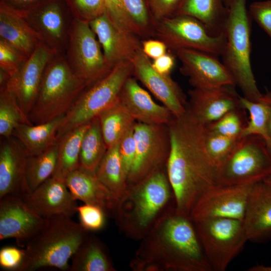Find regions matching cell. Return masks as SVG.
Listing matches in <instances>:
<instances>
[{
  "label": "cell",
  "instance_id": "cell-28",
  "mask_svg": "<svg viewBox=\"0 0 271 271\" xmlns=\"http://www.w3.org/2000/svg\"><path fill=\"white\" fill-rule=\"evenodd\" d=\"M194 18L206 27L213 36L223 34L228 15L223 0H183L176 15Z\"/></svg>",
  "mask_w": 271,
  "mask_h": 271
},
{
  "label": "cell",
  "instance_id": "cell-46",
  "mask_svg": "<svg viewBox=\"0 0 271 271\" xmlns=\"http://www.w3.org/2000/svg\"><path fill=\"white\" fill-rule=\"evenodd\" d=\"M182 1L183 0H153V6L156 19L160 21L166 18L167 16L170 15L177 8L178 11Z\"/></svg>",
  "mask_w": 271,
  "mask_h": 271
},
{
  "label": "cell",
  "instance_id": "cell-21",
  "mask_svg": "<svg viewBox=\"0 0 271 271\" xmlns=\"http://www.w3.org/2000/svg\"><path fill=\"white\" fill-rule=\"evenodd\" d=\"M235 86L224 85L190 90L187 107L203 124H210L230 111L242 107L240 96L235 91Z\"/></svg>",
  "mask_w": 271,
  "mask_h": 271
},
{
  "label": "cell",
  "instance_id": "cell-49",
  "mask_svg": "<svg viewBox=\"0 0 271 271\" xmlns=\"http://www.w3.org/2000/svg\"><path fill=\"white\" fill-rule=\"evenodd\" d=\"M41 0H1L3 5L16 12L24 11L36 4Z\"/></svg>",
  "mask_w": 271,
  "mask_h": 271
},
{
  "label": "cell",
  "instance_id": "cell-3",
  "mask_svg": "<svg viewBox=\"0 0 271 271\" xmlns=\"http://www.w3.org/2000/svg\"><path fill=\"white\" fill-rule=\"evenodd\" d=\"M173 206H175L174 196L164 167L128 187L117 204L114 218L127 236L141 240Z\"/></svg>",
  "mask_w": 271,
  "mask_h": 271
},
{
  "label": "cell",
  "instance_id": "cell-50",
  "mask_svg": "<svg viewBox=\"0 0 271 271\" xmlns=\"http://www.w3.org/2000/svg\"><path fill=\"white\" fill-rule=\"evenodd\" d=\"M263 99L266 102L268 108L267 129L268 134L271 140V91L266 89L265 93L263 94Z\"/></svg>",
  "mask_w": 271,
  "mask_h": 271
},
{
  "label": "cell",
  "instance_id": "cell-9",
  "mask_svg": "<svg viewBox=\"0 0 271 271\" xmlns=\"http://www.w3.org/2000/svg\"><path fill=\"white\" fill-rule=\"evenodd\" d=\"M193 222L212 270H225L248 240L240 220L215 218Z\"/></svg>",
  "mask_w": 271,
  "mask_h": 271
},
{
  "label": "cell",
  "instance_id": "cell-22",
  "mask_svg": "<svg viewBox=\"0 0 271 271\" xmlns=\"http://www.w3.org/2000/svg\"><path fill=\"white\" fill-rule=\"evenodd\" d=\"M28 155L14 136L2 138L0 146V198L7 195L22 197L29 193L25 179Z\"/></svg>",
  "mask_w": 271,
  "mask_h": 271
},
{
  "label": "cell",
  "instance_id": "cell-7",
  "mask_svg": "<svg viewBox=\"0 0 271 271\" xmlns=\"http://www.w3.org/2000/svg\"><path fill=\"white\" fill-rule=\"evenodd\" d=\"M132 73L131 61H122L103 78L86 87L65 115L57 138L75 127L89 122L115 102Z\"/></svg>",
  "mask_w": 271,
  "mask_h": 271
},
{
  "label": "cell",
  "instance_id": "cell-29",
  "mask_svg": "<svg viewBox=\"0 0 271 271\" xmlns=\"http://www.w3.org/2000/svg\"><path fill=\"white\" fill-rule=\"evenodd\" d=\"M69 271H115L104 244L90 232L71 257Z\"/></svg>",
  "mask_w": 271,
  "mask_h": 271
},
{
  "label": "cell",
  "instance_id": "cell-30",
  "mask_svg": "<svg viewBox=\"0 0 271 271\" xmlns=\"http://www.w3.org/2000/svg\"><path fill=\"white\" fill-rule=\"evenodd\" d=\"M119 143L107 149L95 172L117 204L128 189L127 176L120 157Z\"/></svg>",
  "mask_w": 271,
  "mask_h": 271
},
{
  "label": "cell",
  "instance_id": "cell-12",
  "mask_svg": "<svg viewBox=\"0 0 271 271\" xmlns=\"http://www.w3.org/2000/svg\"><path fill=\"white\" fill-rule=\"evenodd\" d=\"M18 13L41 42L55 52L65 53L74 19L65 0H41Z\"/></svg>",
  "mask_w": 271,
  "mask_h": 271
},
{
  "label": "cell",
  "instance_id": "cell-20",
  "mask_svg": "<svg viewBox=\"0 0 271 271\" xmlns=\"http://www.w3.org/2000/svg\"><path fill=\"white\" fill-rule=\"evenodd\" d=\"M89 23L111 69L122 61H131L136 52L142 47L135 34L119 28L106 12Z\"/></svg>",
  "mask_w": 271,
  "mask_h": 271
},
{
  "label": "cell",
  "instance_id": "cell-33",
  "mask_svg": "<svg viewBox=\"0 0 271 271\" xmlns=\"http://www.w3.org/2000/svg\"><path fill=\"white\" fill-rule=\"evenodd\" d=\"M107 150L99 120L98 117H96L90 121L82 140L79 159L80 167L95 173Z\"/></svg>",
  "mask_w": 271,
  "mask_h": 271
},
{
  "label": "cell",
  "instance_id": "cell-16",
  "mask_svg": "<svg viewBox=\"0 0 271 271\" xmlns=\"http://www.w3.org/2000/svg\"><path fill=\"white\" fill-rule=\"evenodd\" d=\"M176 54L181 63V73L188 78L194 88L235 86L230 73L218 57L189 49L178 50Z\"/></svg>",
  "mask_w": 271,
  "mask_h": 271
},
{
  "label": "cell",
  "instance_id": "cell-23",
  "mask_svg": "<svg viewBox=\"0 0 271 271\" xmlns=\"http://www.w3.org/2000/svg\"><path fill=\"white\" fill-rule=\"evenodd\" d=\"M242 221L248 240L260 242L271 237V187L263 181L253 184Z\"/></svg>",
  "mask_w": 271,
  "mask_h": 271
},
{
  "label": "cell",
  "instance_id": "cell-18",
  "mask_svg": "<svg viewBox=\"0 0 271 271\" xmlns=\"http://www.w3.org/2000/svg\"><path fill=\"white\" fill-rule=\"evenodd\" d=\"M131 62L136 77L173 115L178 116L186 112L187 103L179 85L170 75L161 74L153 68L142 47L136 52Z\"/></svg>",
  "mask_w": 271,
  "mask_h": 271
},
{
  "label": "cell",
  "instance_id": "cell-8",
  "mask_svg": "<svg viewBox=\"0 0 271 271\" xmlns=\"http://www.w3.org/2000/svg\"><path fill=\"white\" fill-rule=\"evenodd\" d=\"M271 172V150L256 135L243 137L217 167V184L239 185L262 181Z\"/></svg>",
  "mask_w": 271,
  "mask_h": 271
},
{
  "label": "cell",
  "instance_id": "cell-13",
  "mask_svg": "<svg viewBox=\"0 0 271 271\" xmlns=\"http://www.w3.org/2000/svg\"><path fill=\"white\" fill-rule=\"evenodd\" d=\"M135 158L127 178L128 187L141 181L156 170L166 167L170 150L167 124L136 121Z\"/></svg>",
  "mask_w": 271,
  "mask_h": 271
},
{
  "label": "cell",
  "instance_id": "cell-40",
  "mask_svg": "<svg viewBox=\"0 0 271 271\" xmlns=\"http://www.w3.org/2000/svg\"><path fill=\"white\" fill-rule=\"evenodd\" d=\"M127 18L137 33L147 28L149 19L144 0H119Z\"/></svg>",
  "mask_w": 271,
  "mask_h": 271
},
{
  "label": "cell",
  "instance_id": "cell-10",
  "mask_svg": "<svg viewBox=\"0 0 271 271\" xmlns=\"http://www.w3.org/2000/svg\"><path fill=\"white\" fill-rule=\"evenodd\" d=\"M65 55L74 73L89 86L107 75V64L89 22L74 18Z\"/></svg>",
  "mask_w": 271,
  "mask_h": 271
},
{
  "label": "cell",
  "instance_id": "cell-41",
  "mask_svg": "<svg viewBox=\"0 0 271 271\" xmlns=\"http://www.w3.org/2000/svg\"><path fill=\"white\" fill-rule=\"evenodd\" d=\"M77 213L79 223L89 232L99 230L104 226L106 216L103 211L96 206L85 204L78 206Z\"/></svg>",
  "mask_w": 271,
  "mask_h": 271
},
{
  "label": "cell",
  "instance_id": "cell-36",
  "mask_svg": "<svg viewBox=\"0 0 271 271\" xmlns=\"http://www.w3.org/2000/svg\"><path fill=\"white\" fill-rule=\"evenodd\" d=\"M241 106L249 113V119L243 130L242 136L256 135L262 138L271 150V140L267 129L268 108L263 99L258 102L251 101L240 96Z\"/></svg>",
  "mask_w": 271,
  "mask_h": 271
},
{
  "label": "cell",
  "instance_id": "cell-17",
  "mask_svg": "<svg viewBox=\"0 0 271 271\" xmlns=\"http://www.w3.org/2000/svg\"><path fill=\"white\" fill-rule=\"evenodd\" d=\"M34 212L45 219L72 217L78 205L69 191L65 179L52 176L22 197Z\"/></svg>",
  "mask_w": 271,
  "mask_h": 271
},
{
  "label": "cell",
  "instance_id": "cell-31",
  "mask_svg": "<svg viewBox=\"0 0 271 271\" xmlns=\"http://www.w3.org/2000/svg\"><path fill=\"white\" fill-rule=\"evenodd\" d=\"M89 122L75 127L57 138V162L53 176L65 179L69 173L80 167L81 144Z\"/></svg>",
  "mask_w": 271,
  "mask_h": 271
},
{
  "label": "cell",
  "instance_id": "cell-52",
  "mask_svg": "<svg viewBox=\"0 0 271 271\" xmlns=\"http://www.w3.org/2000/svg\"><path fill=\"white\" fill-rule=\"evenodd\" d=\"M262 181L271 187V172Z\"/></svg>",
  "mask_w": 271,
  "mask_h": 271
},
{
  "label": "cell",
  "instance_id": "cell-5",
  "mask_svg": "<svg viewBox=\"0 0 271 271\" xmlns=\"http://www.w3.org/2000/svg\"><path fill=\"white\" fill-rule=\"evenodd\" d=\"M246 0H232L224 33L225 45L221 57L227 68L245 98L253 102L262 97L258 90L251 68V20L246 8Z\"/></svg>",
  "mask_w": 271,
  "mask_h": 271
},
{
  "label": "cell",
  "instance_id": "cell-4",
  "mask_svg": "<svg viewBox=\"0 0 271 271\" xmlns=\"http://www.w3.org/2000/svg\"><path fill=\"white\" fill-rule=\"evenodd\" d=\"M90 232L71 217L46 219L41 228L24 244V257L16 271L47 267L69 270V261Z\"/></svg>",
  "mask_w": 271,
  "mask_h": 271
},
{
  "label": "cell",
  "instance_id": "cell-19",
  "mask_svg": "<svg viewBox=\"0 0 271 271\" xmlns=\"http://www.w3.org/2000/svg\"><path fill=\"white\" fill-rule=\"evenodd\" d=\"M46 219L31 209L21 197L0 198V239L15 238L24 244L43 226Z\"/></svg>",
  "mask_w": 271,
  "mask_h": 271
},
{
  "label": "cell",
  "instance_id": "cell-11",
  "mask_svg": "<svg viewBox=\"0 0 271 271\" xmlns=\"http://www.w3.org/2000/svg\"><path fill=\"white\" fill-rule=\"evenodd\" d=\"M156 34L167 48L175 52L182 49L193 50L218 57L222 55L226 43L224 33L213 36L200 21L184 15L159 21Z\"/></svg>",
  "mask_w": 271,
  "mask_h": 271
},
{
  "label": "cell",
  "instance_id": "cell-25",
  "mask_svg": "<svg viewBox=\"0 0 271 271\" xmlns=\"http://www.w3.org/2000/svg\"><path fill=\"white\" fill-rule=\"evenodd\" d=\"M65 180L75 200L96 206L103 211L106 217L114 218L117 202L96 173L79 167L69 173Z\"/></svg>",
  "mask_w": 271,
  "mask_h": 271
},
{
  "label": "cell",
  "instance_id": "cell-39",
  "mask_svg": "<svg viewBox=\"0 0 271 271\" xmlns=\"http://www.w3.org/2000/svg\"><path fill=\"white\" fill-rule=\"evenodd\" d=\"M74 18L90 22L106 12L104 0H65Z\"/></svg>",
  "mask_w": 271,
  "mask_h": 271
},
{
  "label": "cell",
  "instance_id": "cell-35",
  "mask_svg": "<svg viewBox=\"0 0 271 271\" xmlns=\"http://www.w3.org/2000/svg\"><path fill=\"white\" fill-rule=\"evenodd\" d=\"M22 123L33 124L24 113L14 96L6 89H0V135L13 136L15 129Z\"/></svg>",
  "mask_w": 271,
  "mask_h": 271
},
{
  "label": "cell",
  "instance_id": "cell-53",
  "mask_svg": "<svg viewBox=\"0 0 271 271\" xmlns=\"http://www.w3.org/2000/svg\"><path fill=\"white\" fill-rule=\"evenodd\" d=\"M225 5L228 7L232 0H223Z\"/></svg>",
  "mask_w": 271,
  "mask_h": 271
},
{
  "label": "cell",
  "instance_id": "cell-42",
  "mask_svg": "<svg viewBox=\"0 0 271 271\" xmlns=\"http://www.w3.org/2000/svg\"><path fill=\"white\" fill-rule=\"evenodd\" d=\"M27 58L12 45L0 39V69L11 76Z\"/></svg>",
  "mask_w": 271,
  "mask_h": 271
},
{
  "label": "cell",
  "instance_id": "cell-14",
  "mask_svg": "<svg viewBox=\"0 0 271 271\" xmlns=\"http://www.w3.org/2000/svg\"><path fill=\"white\" fill-rule=\"evenodd\" d=\"M253 184H216L199 198L190 213V218L193 222L215 218L243 221L248 197Z\"/></svg>",
  "mask_w": 271,
  "mask_h": 271
},
{
  "label": "cell",
  "instance_id": "cell-2",
  "mask_svg": "<svg viewBox=\"0 0 271 271\" xmlns=\"http://www.w3.org/2000/svg\"><path fill=\"white\" fill-rule=\"evenodd\" d=\"M129 266L134 271H211L189 216L167 209L141 240Z\"/></svg>",
  "mask_w": 271,
  "mask_h": 271
},
{
  "label": "cell",
  "instance_id": "cell-26",
  "mask_svg": "<svg viewBox=\"0 0 271 271\" xmlns=\"http://www.w3.org/2000/svg\"><path fill=\"white\" fill-rule=\"evenodd\" d=\"M0 39L29 58L41 42L18 12L0 4Z\"/></svg>",
  "mask_w": 271,
  "mask_h": 271
},
{
  "label": "cell",
  "instance_id": "cell-34",
  "mask_svg": "<svg viewBox=\"0 0 271 271\" xmlns=\"http://www.w3.org/2000/svg\"><path fill=\"white\" fill-rule=\"evenodd\" d=\"M57 162V141L43 152L28 156L25 169V179L29 192L52 177Z\"/></svg>",
  "mask_w": 271,
  "mask_h": 271
},
{
  "label": "cell",
  "instance_id": "cell-1",
  "mask_svg": "<svg viewBox=\"0 0 271 271\" xmlns=\"http://www.w3.org/2000/svg\"><path fill=\"white\" fill-rule=\"evenodd\" d=\"M167 125L170 150L166 172L177 212L190 217L201 196L217 184L216 167L206 152V126L187 107L183 114L173 115Z\"/></svg>",
  "mask_w": 271,
  "mask_h": 271
},
{
  "label": "cell",
  "instance_id": "cell-51",
  "mask_svg": "<svg viewBox=\"0 0 271 271\" xmlns=\"http://www.w3.org/2000/svg\"><path fill=\"white\" fill-rule=\"evenodd\" d=\"M249 271H271V265L266 266L262 264L254 265L248 269Z\"/></svg>",
  "mask_w": 271,
  "mask_h": 271
},
{
  "label": "cell",
  "instance_id": "cell-48",
  "mask_svg": "<svg viewBox=\"0 0 271 271\" xmlns=\"http://www.w3.org/2000/svg\"><path fill=\"white\" fill-rule=\"evenodd\" d=\"M175 64L174 57L171 54L166 53L154 59L152 63L153 68L163 75H170Z\"/></svg>",
  "mask_w": 271,
  "mask_h": 271
},
{
  "label": "cell",
  "instance_id": "cell-27",
  "mask_svg": "<svg viewBox=\"0 0 271 271\" xmlns=\"http://www.w3.org/2000/svg\"><path fill=\"white\" fill-rule=\"evenodd\" d=\"M64 116L41 124H21L14 131L13 136L20 142L28 156L39 154L56 142Z\"/></svg>",
  "mask_w": 271,
  "mask_h": 271
},
{
  "label": "cell",
  "instance_id": "cell-47",
  "mask_svg": "<svg viewBox=\"0 0 271 271\" xmlns=\"http://www.w3.org/2000/svg\"><path fill=\"white\" fill-rule=\"evenodd\" d=\"M142 48L149 58L154 60L166 54L167 47L160 40H149L143 42Z\"/></svg>",
  "mask_w": 271,
  "mask_h": 271
},
{
  "label": "cell",
  "instance_id": "cell-38",
  "mask_svg": "<svg viewBox=\"0 0 271 271\" xmlns=\"http://www.w3.org/2000/svg\"><path fill=\"white\" fill-rule=\"evenodd\" d=\"M242 138H232L215 133L208 131L206 127V152L216 168L231 153Z\"/></svg>",
  "mask_w": 271,
  "mask_h": 271
},
{
  "label": "cell",
  "instance_id": "cell-32",
  "mask_svg": "<svg viewBox=\"0 0 271 271\" xmlns=\"http://www.w3.org/2000/svg\"><path fill=\"white\" fill-rule=\"evenodd\" d=\"M107 149L119 143L136 122L118 99L97 116Z\"/></svg>",
  "mask_w": 271,
  "mask_h": 271
},
{
  "label": "cell",
  "instance_id": "cell-44",
  "mask_svg": "<svg viewBox=\"0 0 271 271\" xmlns=\"http://www.w3.org/2000/svg\"><path fill=\"white\" fill-rule=\"evenodd\" d=\"M134 125L125 133L119 143L120 157L127 178L136 154V141L134 136Z\"/></svg>",
  "mask_w": 271,
  "mask_h": 271
},
{
  "label": "cell",
  "instance_id": "cell-6",
  "mask_svg": "<svg viewBox=\"0 0 271 271\" xmlns=\"http://www.w3.org/2000/svg\"><path fill=\"white\" fill-rule=\"evenodd\" d=\"M87 87L73 71L65 53L55 52L43 73L36 101L28 117L33 124L45 123L70 109Z\"/></svg>",
  "mask_w": 271,
  "mask_h": 271
},
{
  "label": "cell",
  "instance_id": "cell-24",
  "mask_svg": "<svg viewBox=\"0 0 271 271\" xmlns=\"http://www.w3.org/2000/svg\"><path fill=\"white\" fill-rule=\"evenodd\" d=\"M119 99L137 122L168 124L173 115L165 106L156 103L150 94L131 76L125 81Z\"/></svg>",
  "mask_w": 271,
  "mask_h": 271
},
{
  "label": "cell",
  "instance_id": "cell-15",
  "mask_svg": "<svg viewBox=\"0 0 271 271\" xmlns=\"http://www.w3.org/2000/svg\"><path fill=\"white\" fill-rule=\"evenodd\" d=\"M55 52L40 42L19 69L10 76L3 88L14 96L28 117L36 101L45 68Z\"/></svg>",
  "mask_w": 271,
  "mask_h": 271
},
{
  "label": "cell",
  "instance_id": "cell-45",
  "mask_svg": "<svg viewBox=\"0 0 271 271\" xmlns=\"http://www.w3.org/2000/svg\"><path fill=\"white\" fill-rule=\"evenodd\" d=\"M25 255L24 248L6 246L0 250V265L7 270L16 271L21 264Z\"/></svg>",
  "mask_w": 271,
  "mask_h": 271
},
{
  "label": "cell",
  "instance_id": "cell-43",
  "mask_svg": "<svg viewBox=\"0 0 271 271\" xmlns=\"http://www.w3.org/2000/svg\"><path fill=\"white\" fill-rule=\"evenodd\" d=\"M248 11L251 18L271 39V0L253 2Z\"/></svg>",
  "mask_w": 271,
  "mask_h": 271
},
{
  "label": "cell",
  "instance_id": "cell-37",
  "mask_svg": "<svg viewBox=\"0 0 271 271\" xmlns=\"http://www.w3.org/2000/svg\"><path fill=\"white\" fill-rule=\"evenodd\" d=\"M246 110L242 106L232 110L217 121L206 125V127L208 131L215 133L232 138H241L248 120Z\"/></svg>",
  "mask_w": 271,
  "mask_h": 271
}]
</instances>
